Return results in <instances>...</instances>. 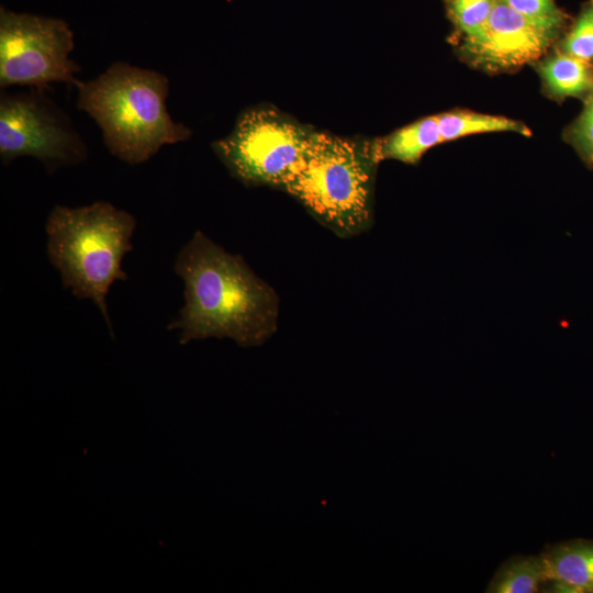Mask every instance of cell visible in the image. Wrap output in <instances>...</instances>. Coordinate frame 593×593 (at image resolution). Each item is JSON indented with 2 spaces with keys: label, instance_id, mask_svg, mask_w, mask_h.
Wrapping results in <instances>:
<instances>
[{
  "label": "cell",
  "instance_id": "obj_9",
  "mask_svg": "<svg viewBox=\"0 0 593 593\" xmlns=\"http://www.w3.org/2000/svg\"><path fill=\"white\" fill-rule=\"evenodd\" d=\"M540 556L550 592L593 593V540L550 545Z\"/></svg>",
  "mask_w": 593,
  "mask_h": 593
},
{
  "label": "cell",
  "instance_id": "obj_15",
  "mask_svg": "<svg viewBox=\"0 0 593 593\" xmlns=\"http://www.w3.org/2000/svg\"><path fill=\"white\" fill-rule=\"evenodd\" d=\"M562 48L563 53L584 61L593 59V1L581 11Z\"/></svg>",
  "mask_w": 593,
  "mask_h": 593
},
{
  "label": "cell",
  "instance_id": "obj_2",
  "mask_svg": "<svg viewBox=\"0 0 593 593\" xmlns=\"http://www.w3.org/2000/svg\"><path fill=\"white\" fill-rule=\"evenodd\" d=\"M76 88L77 108L94 120L109 152L126 164H142L164 145L191 136L168 113L169 80L161 72L115 61Z\"/></svg>",
  "mask_w": 593,
  "mask_h": 593
},
{
  "label": "cell",
  "instance_id": "obj_4",
  "mask_svg": "<svg viewBox=\"0 0 593 593\" xmlns=\"http://www.w3.org/2000/svg\"><path fill=\"white\" fill-rule=\"evenodd\" d=\"M136 221L107 201L68 208L55 205L46 222L47 255L65 289L91 300L112 334L105 296L112 283L126 280L121 264L132 249Z\"/></svg>",
  "mask_w": 593,
  "mask_h": 593
},
{
  "label": "cell",
  "instance_id": "obj_7",
  "mask_svg": "<svg viewBox=\"0 0 593 593\" xmlns=\"http://www.w3.org/2000/svg\"><path fill=\"white\" fill-rule=\"evenodd\" d=\"M44 89L0 96V158L8 165L30 156L52 171L77 165L87 157V147L68 115Z\"/></svg>",
  "mask_w": 593,
  "mask_h": 593
},
{
  "label": "cell",
  "instance_id": "obj_13",
  "mask_svg": "<svg viewBox=\"0 0 593 593\" xmlns=\"http://www.w3.org/2000/svg\"><path fill=\"white\" fill-rule=\"evenodd\" d=\"M437 121L444 142L488 132H516L529 135L528 128L519 122L470 111L446 112L437 115Z\"/></svg>",
  "mask_w": 593,
  "mask_h": 593
},
{
  "label": "cell",
  "instance_id": "obj_1",
  "mask_svg": "<svg viewBox=\"0 0 593 593\" xmlns=\"http://www.w3.org/2000/svg\"><path fill=\"white\" fill-rule=\"evenodd\" d=\"M176 273L184 282V305L169 329L187 344L228 337L244 347L258 346L277 329L278 296L232 255L200 231L180 250Z\"/></svg>",
  "mask_w": 593,
  "mask_h": 593
},
{
  "label": "cell",
  "instance_id": "obj_16",
  "mask_svg": "<svg viewBox=\"0 0 593 593\" xmlns=\"http://www.w3.org/2000/svg\"><path fill=\"white\" fill-rule=\"evenodd\" d=\"M502 1L528 20L557 34L563 24V13L555 0Z\"/></svg>",
  "mask_w": 593,
  "mask_h": 593
},
{
  "label": "cell",
  "instance_id": "obj_3",
  "mask_svg": "<svg viewBox=\"0 0 593 593\" xmlns=\"http://www.w3.org/2000/svg\"><path fill=\"white\" fill-rule=\"evenodd\" d=\"M378 142L314 131L281 191L299 201L339 237H353L373 221Z\"/></svg>",
  "mask_w": 593,
  "mask_h": 593
},
{
  "label": "cell",
  "instance_id": "obj_5",
  "mask_svg": "<svg viewBox=\"0 0 593 593\" xmlns=\"http://www.w3.org/2000/svg\"><path fill=\"white\" fill-rule=\"evenodd\" d=\"M314 131L273 107L256 105L240 112L212 148L240 182L282 190Z\"/></svg>",
  "mask_w": 593,
  "mask_h": 593
},
{
  "label": "cell",
  "instance_id": "obj_11",
  "mask_svg": "<svg viewBox=\"0 0 593 593\" xmlns=\"http://www.w3.org/2000/svg\"><path fill=\"white\" fill-rule=\"evenodd\" d=\"M547 583L541 556H515L505 561L495 572L485 592L534 593Z\"/></svg>",
  "mask_w": 593,
  "mask_h": 593
},
{
  "label": "cell",
  "instance_id": "obj_8",
  "mask_svg": "<svg viewBox=\"0 0 593 593\" xmlns=\"http://www.w3.org/2000/svg\"><path fill=\"white\" fill-rule=\"evenodd\" d=\"M556 35L496 0L485 25L465 40L463 49L475 65L505 70L540 57Z\"/></svg>",
  "mask_w": 593,
  "mask_h": 593
},
{
  "label": "cell",
  "instance_id": "obj_17",
  "mask_svg": "<svg viewBox=\"0 0 593 593\" xmlns=\"http://www.w3.org/2000/svg\"><path fill=\"white\" fill-rule=\"evenodd\" d=\"M573 137L580 149L593 163V97L574 126Z\"/></svg>",
  "mask_w": 593,
  "mask_h": 593
},
{
  "label": "cell",
  "instance_id": "obj_10",
  "mask_svg": "<svg viewBox=\"0 0 593 593\" xmlns=\"http://www.w3.org/2000/svg\"><path fill=\"white\" fill-rule=\"evenodd\" d=\"M377 142L381 160L395 159L416 164L429 148L444 139L436 115L419 119Z\"/></svg>",
  "mask_w": 593,
  "mask_h": 593
},
{
  "label": "cell",
  "instance_id": "obj_12",
  "mask_svg": "<svg viewBox=\"0 0 593 593\" xmlns=\"http://www.w3.org/2000/svg\"><path fill=\"white\" fill-rule=\"evenodd\" d=\"M540 74L549 91L558 97L579 96L593 85L588 61L566 53L544 61Z\"/></svg>",
  "mask_w": 593,
  "mask_h": 593
},
{
  "label": "cell",
  "instance_id": "obj_6",
  "mask_svg": "<svg viewBox=\"0 0 593 593\" xmlns=\"http://www.w3.org/2000/svg\"><path fill=\"white\" fill-rule=\"evenodd\" d=\"M74 47V34L65 21L0 8L1 88L46 89L53 82L77 87L80 66L69 58Z\"/></svg>",
  "mask_w": 593,
  "mask_h": 593
},
{
  "label": "cell",
  "instance_id": "obj_14",
  "mask_svg": "<svg viewBox=\"0 0 593 593\" xmlns=\"http://www.w3.org/2000/svg\"><path fill=\"white\" fill-rule=\"evenodd\" d=\"M495 3L496 0H445L447 14L463 40L483 29Z\"/></svg>",
  "mask_w": 593,
  "mask_h": 593
}]
</instances>
